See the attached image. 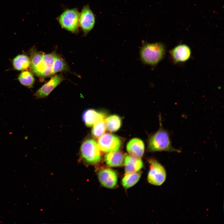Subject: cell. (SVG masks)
I'll list each match as a JSON object with an SVG mask.
<instances>
[{
    "label": "cell",
    "instance_id": "obj_7",
    "mask_svg": "<svg viewBox=\"0 0 224 224\" xmlns=\"http://www.w3.org/2000/svg\"><path fill=\"white\" fill-rule=\"evenodd\" d=\"M169 54L173 62L178 64L186 62L189 60L191 56L192 51L188 45L181 44L170 50Z\"/></svg>",
    "mask_w": 224,
    "mask_h": 224
},
{
    "label": "cell",
    "instance_id": "obj_12",
    "mask_svg": "<svg viewBox=\"0 0 224 224\" xmlns=\"http://www.w3.org/2000/svg\"><path fill=\"white\" fill-rule=\"evenodd\" d=\"M125 174L138 171L143 166V163L140 158L130 155H126L124 158Z\"/></svg>",
    "mask_w": 224,
    "mask_h": 224
},
{
    "label": "cell",
    "instance_id": "obj_14",
    "mask_svg": "<svg viewBox=\"0 0 224 224\" xmlns=\"http://www.w3.org/2000/svg\"><path fill=\"white\" fill-rule=\"evenodd\" d=\"M57 55L55 52L44 54L42 62L45 67V70L42 77H48L54 75L52 70L53 66Z\"/></svg>",
    "mask_w": 224,
    "mask_h": 224
},
{
    "label": "cell",
    "instance_id": "obj_11",
    "mask_svg": "<svg viewBox=\"0 0 224 224\" xmlns=\"http://www.w3.org/2000/svg\"><path fill=\"white\" fill-rule=\"evenodd\" d=\"M82 119L87 127H91L101 120L104 119L105 114L93 109L85 110L82 115Z\"/></svg>",
    "mask_w": 224,
    "mask_h": 224
},
{
    "label": "cell",
    "instance_id": "obj_20",
    "mask_svg": "<svg viewBox=\"0 0 224 224\" xmlns=\"http://www.w3.org/2000/svg\"><path fill=\"white\" fill-rule=\"evenodd\" d=\"M69 67L65 60L57 55L53 66L54 75L58 72L67 71Z\"/></svg>",
    "mask_w": 224,
    "mask_h": 224
},
{
    "label": "cell",
    "instance_id": "obj_15",
    "mask_svg": "<svg viewBox=\"0 0 224 224\" xmlns=\"http://www.w3.org/2000/svg\"><path fill=\"white\" fill-rule=\"evenodd\" d=\"M106 164L110 167H118L122 165L124 161V156L119 151L110 152L105 156Z\"/></svg>",
    "mask_w": 224,
    "mask_h": 224
},
{
    "label": "cell",
    "instance_id": "obj_22",
    "mask_svg": "<svg viewBox=\"0 0 224 224\" xmlns=\"http://www.w3.org/2000/svg\"><path fill=\"white\" fill-rule=\"evenodd\" d=\"M93 126L91 134L95 138L100 137L104 134L105 131L106 127L104 119L99 121Z\"/></svg>",
    "mask_w": 224,
    "mask_h": 224
},
{
    "label": "cell",
    "instance_id": "obj_6",
    "mask_svg": "<svg viewBox=\"0 0 224 224\" xmlns=\"http://www.w3.org/2000/svg\"><path fill=\"white\" fill-rule=\"evenodd\" d=\"M98 144L101 150L107 152L118 151L120 147L121 142L116 136L106 133L100 137Z\"/></svg>",
    "mask_w": 224,
    "mask_h": 224
},
{
    "label": "cell",
    "instance_id": "obj_9",
    "mask_svg": "<svg viewBox=\"0 0 224 224\" xmlns=\"http://www.w3.org/2000/svg\"><path fill=\"white\" fill-rule=\"evenodd\" d=\"M63 80L64 77L61 74L54 76L35 92L34 94L35 96L37 99L47 96Z\"/></svg>",
    "mask_w": 224,
    "mask_h": 224
},
{
    "label": "cell",
    "instance_id": "obj_13",
    "mask_svg": "<svg viewBox=\"0 0 224 224\" xmlns=\"http://www.w3.org/2000/svg\"><path fill=\"white\" fill-rule=\"evenodd\" d=\"M144 148L143 142L138 138L131 139L127 145V151L130 155L139 158L143 155Z\"/></svg>",
    "mask_w": 224,
    "mask_h": 224
},
{
    "label": "cell",
    "instance_id": "obj_5",
    "mask_svg": "<svg viewBox=\"0 0 224 224\" xmlns=\"http://www.w3.org/2000/svg\"><path fill=\"white\" fill-rule=\"evenodd\" d=\"M149 162L150 169L147 176L148 182L153 185H161L166 179V173L165 168L155 159H150Z\"/></svg>",
    "mask_w": 224,
    "mask_h": 224
},
{
    "label": "cell",
    "instance_id": "obj_4",
    "mask_svg": "<svg viewBox=\"0 0 224 224\" xmlns=\"http://www.w3.org/2000/svg\"><path fill=\"white\" fill-rule=\"evenodd\" d=\"M82 157L88 162L96 163L101 159L100 148L96 142L92 139H87L82 142L81 147Z\"/></svg>",
    "mask_w": 224,
    "mask_h": 224
},
{
    "label": "cell",
    "instance_id": "obj_3",
    "mask_svg": "<svg viewBox=\"0 0 224 224\" xmlns=\"http://www.w3.org/2000/svg\"><path fill=\"white\" fill-rule=\"evenodd\" d=\"M79 13L75 8L64 11L58 17L61 27L70 32L75 33L78 30Z\"/></svg>",
    "mask_w": 224,
    "mask_h": 224
},
{
    "label": "cell",
    "instance_id": "obj_17",
    "mask_svg": "<svg viewBox=\"0 0 224 224\" xmlns=\"http://www.w3.org/2000/svg\"><path fill=\"white\" fill-rule=\"evenodd\" d=\"M106 128L111 132L117 131L122 124L121 118L116 115H113L107 117L105 120Z\"/></svg>",
    "mask_w": 224,
    "mask_h": 224
},
{
    "label": "cell",
    "instance_id": "obj_18",
    "mask_svg": "<svg viewBox=\"0 0 224 224\" xmlns=\"http://www.w3.org/2000/svg\"><path fill=\"white\" fill-rule=\"evenodd\" d=\"M141 175L140 172L126 174L122 179V184L125 188H130L136 184L139 180Z\"/></svg>",
    "mask_w": 224,
    "mask_h": 224
},
{
    "label": "cell",
    "instance_id": "obj_2",
    "mask_svg": "<svg viewBox=\"0 0 224 224\" xmlns=\"http://www.w3.org/2000/svg\"><path fill=\"white\" fill-rule=\"evenodd\" d=\"M160 117V128L150 137L148 143L149 149L153 152H181L180 150L175 148L172 146L169 133L163 127Z\"/></svg>",
    "mask_w": 224,
    "mask_h": 224
},
{
    "label": "cell",
    "instance_id": "obj_21",
    "mask_svg": "<svg viewBox=\"0 0 224 224\" xmlns=\"http://www.w3.org/2000/svg\"><path fill=\"white\" fill-rule=\"evenodd\" d=\"M44 54L38 52L35 49H32L30 54V66L31 70L35 68L42 61Z\"/></svg>",
    "mask_w": 224,
    "mask_h": 224
},
{
    "label": "cell",
    "instance_id": "obj_16",
    "mask_svg": "<svg viewBox=\"0 0 224 224\" xmlns=\"http://www.w3.org/2000/svg\"><path fill=\"white\" fill-rule=\"evenodd\" d=\"M30 58L25 54H19L13 59L12 65L14 69L17 71L27 69L30 66Z\"/></svg>",
    "mask_w": 224,
    "mask_h": 224
},
{
    "label": "cell",
    "instance_id": "obj_19",
    "mask_svg": "<svg viewBox=\"0 0 224 224\" xmlns=\"http://www.w3.org/2000/svg\"><path fill=\"white\" fill-rule=\"evenodd\" d=\"M18 80L24 86L30 88L35 82V78L32 74L28 71H24L19 75Z\"/></svg>",
    "mask_w": 224,
    "mask_h": 224
},
{
    "label": "cell",
    "instance_id": "obj_10",
    "mask_svg": "<svg viewBox=\"0 0 224 224\" xmlns=\"http://www.w3.org/2000/svg\"><path fill=\"white\" fill-rule=\"evenodd\" d=\"M98 179L101 184L107 188L114 187L117 182V176L116 172L109 168L100 170L98 173Z\"/></svg>",
    "mask_w": 224,
    "mask_h": 224
},
{
    "label": "cell",
    "instance_id": "obj_1",
    "mask_svg": "<svg viewBox=\"0 0 224 224\" xmlns=\"http://www.w3.org/2000/svg\"><path fill=\"white\" fill-rule=\"evenodd\" d=\"M166 52V46L161 42L144 43L140 50V59L145 64L154 66L163 59Z\"/></svg>",
    "mask_w": 224,
    "mask_h": 224
},
{
    "label": "cell",
    "instance_id": "obj_8",
    "mask_svg": "<svg viewBox=\"0 0 224 224\" xmlns=\"http://www.w3.org/2000/svg\"><path fill=\"white\" fill-rule=\"evenodd\" d=\"M95 18L89 6H84L79 14V25L85 34L86 35L93 28Z\"/></svg>",
    "mask_w": 224,
    "mask_h": 224
}]
</instances>
